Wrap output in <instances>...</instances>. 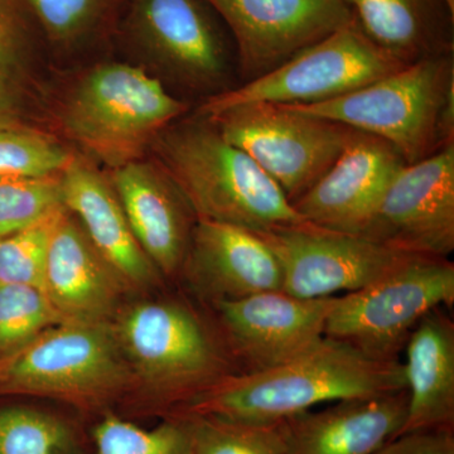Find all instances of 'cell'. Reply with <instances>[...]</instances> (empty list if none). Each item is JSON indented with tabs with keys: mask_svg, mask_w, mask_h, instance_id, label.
Returning <instances> with one entry per match:
<instances>
[{
	"mask_svg": "<svg viewBox=\"0 0 454 454\" xmlns=\"http://www.w3.org/2000/svg\"><path fill=\"white\" fill-rule=\"evenodd\" d=\"M406 390L400 361H376L340 340L324 336L280 365L226 378L178 414H208L273 423L322 403Z\"/></svg>",
	"mask_w": 454,
	"mask_h": 454,
	"instance_id": "2",
	"label": "cell"
},
{
	"mask_svg": "<svg viewBox=\"0 0 454 454\" xmlns=\"http://www.w3.org/2000/svg\"><path fill=\"white\" fill-rule=\"evenodd\" d=\"M152 160L187 200L197 220L265 232L309 223L249 154L202 116H184L152 145Z\"/></svg>",
	"mask_w": 454,
	"mask_h": 454,
	"instance_id": "3",
	"label": "cell"
},
{
	"mask_svg": "<svg viewBox=\"0 0 454 454\" xmlns=\"http://www.w3.org/2000/svg\"><path fill=\"white\" fill-rule=\"evenodd\" d=\"M182 270L211 306L282 291V267L273 250L255 232L229 223L197 220Z\"/></svg>",
	"mask_w": 454,
	"mask_h": 454,
	"instance_id": "17",
	"label": "cell"
},
{
	"mask_svg": "<svg viewBox=\"0 0 454 454\" xmlns=\"http://www.w3.org/2000/svg\"><path fill=\"white\" fill-rule=\"evenodd\" d=\"M288 106L372 134L406 164L419 162L454 143V55L419 59L333 100Z\"/></svg>",
	"mask_w": 454,
	"mask_h": 454,
	"instance_id": "4",
	"label": "cell"
},
{
	"mask_svg": "<svg viewBox=\"0 0 454 454\" xmlns=\"http://www.w3.org/2000/svg\"><path fill=\"white\" fill-rule=\"evenodd\" d=\"M234 37L244 82L276 70L352 20L345 0H205Z\"/></svg>",
	"mask_w": 454,
	"mask_h": 454,
	"instance_id": "13",
	"label": "cell"
},
{
	"mask_svg": "<svg viewBox=\"0 0 454 454\" xmlns=\"http://www.w3.org/2000/svg\"><path fill=\"white\" fill-rule=\"evenodd\" d=\"M74 154L50 131L0 129V177L59 176Z\"/></svg>",
	"mask_w": 454,
	"mask_h": 454,
	"instance_id": "28",
	"label": "cell"
},
{
	"mask_svg": "<svg viewBox=\"0 0 454 454\" xmlns=\"http://www.w3.org/2000/svg\"><path fill=\"white\" fill-rule=\"evenodd\" d=\"M49 92L31 14L22 0H0V129L47 130Z\"/></svg>",
	"mask_w": 454,
	"mask_h": 454,
	"instance_id": "23",
	"label": "cell"
},
{
	"mask_svg": "<svg viewBox=\"0 0 454 454\" xmlns=\"http://www.w3.org/2000/svg\"><path fill=\"white\" fill-rule=\"evenodd\" d=\"M51 43L73 49L106 22L112 0H22Z\"/></svg>",
	"mask_w": 454,
	"mask_h": 454,
	"instance_id": "30",
	"label": "cell"
},
{
	"mask_svg": "<svg viewBox=\"0 0 454 454\" xmlns=\"http://www.w3.org/2000/svg\"><path fill=\"white\" fill-rule=\"evenodd\" d=\"M336 301V295L304 300L269 291L211 309L240 375L271 369L316 345Z\"/></svg>",
	"mask_w": 454,
	"mask_h": 454,
	"instance_id": "14",
	"label": "cell"
},
{
	"mask_svg": "<svg viewBox=\"0 0 454 454\" xmlns=\"http://www.w3.org/2000/svg\"><path fill=\"white\" fill-rule=\"evenodd\" d=\"M95 454H193L186 418H168L154 429L107 414L92 432Z\"/></svg>",
	"mask_w": 454,
	"mask_h": 454,
	"instance_id": "26",
	"label": "cell"
},
{
	"mask_svg": "<svg viewBox=\"0 0 454 454\" xmlns=\"http://www.w3.org/2000/svg\"><path fill=\"white\" fill-rule=\"evenodd\" d=\"M118 274L66 210L51 238L44 293L65 322L98 324L112 309Z\"/></svg>",
	"mask_w": 454,
	"mask_h": 454,
	"instance_id": "20",
	"label": "cell"
},
{
	"mask_svg": "<svg viewBox=\"0 0 454 454\" xmlns=\"http://www.w3.org/2000/svg\"><path fill=\"white\" fill-rule=\"evenodd\" d=\"M404 66L351 20L271 73L206 98L193 114L211 116L249 103L312 106L356 91Z\"/></svg>",
	"mask_w": 454,
	"mask_h": 454,
	"instance_id": "7",
	"label": "cell"
},
{
	"mask_svg": "<svg viewBox=\"0 0 454 454\" xmlns=\"http://www.w3.org/2000/svg\"><path fill=\"white\" fill-rule=\"evenodd\" d=\"M181 415L190 427L193 454H288L279 422H247L208 414Z\"/></svg>",
	"mask_w": 454,
	"mask_h": 454,
	"instance_id": "24",
	"label": "cell"
},
{
	"mask_svg": "<svg viewBox=\"0 0 454 454\" xmlns=\"http://www.w3.org/2000/svg\"><path fill=\"white\" fill-rule=\"evenodd\" d=\"M373 454H454V429L405 433Z\"/></svg>",
	"mask_w": 454,
	"mask_h": 454,
	"instance_id": "32",
	"label": "cell"
},
{
	"mask_svg": "<svg viewBox=\"0 0 454 454\" xmlns=\"http://www.w3.org/2000/svg\"><path fill=\"white\" fill-rule=\"evenodd\" d=\"M61 184L66 210L118 277L130 283L151 282L153 262L131 231L107 170L74 152L61 173Z\"/></svg>",
	"mask_w": 454,
	"mask_h": 454,
	"instance_id": "19",
	"label": "cell"
},
{
	"mask_svg": "<svg viewBox=\"0 0 454 454\" xmlns=\"http://www.w3.org/2000/svg\"><path fill=\"white\" fill-rule=\"evenodd\" d=\"M64 322L41 289L0 284V364L43 331Z\"/></svg>",
	"mask_w": 454,
	"mask_h": 454,
	"instance_id": "27",
	"label": "cell"
},
{
	"mask_svg": "<svg viewBox=\"0 0 454 454\" xmlns=\"http://www.w3.org/2000/svg\"><path fill=\"white\" fill-rule=\"evenodd\" d=\"M202 118L249 154L291 203L331 168L355 131L273 103L243 104Z\"/></svg>",
	"mask_w": 454,
	"mask_h": 454,
	"instance_id": "8",
	"label": "cell"
},
{
	"mask_svg": "<svg viewBox=\"0 0 454 454\" xmlns=\"http://www.w3.org/2000/svg\"><path fill=\"white\" fill-rule=\"evenodd\" d=\"M405 164L389 143L355 130L331 168L293 207L312 225L360 235Z\"/></svg>",
	"mask_w": 454,
	"mask_h": 454,
	"instance_id": "15",
	"label": "cell"
},
{
	"mask_svg": "<svg viewBox=\"0 0 454 454\" xmlns=\"http://www.w3.org/2000/svg\"><path fill=\"white\" fill-rule=\"evenodd\" d=\"M358 236L396 252L450 259L454 252V143L405 164Z\"/></svg>",
	"mask_w": 454,
	"mask_h": 454,
	"instance_id": "11",
	"label": "cell"
},
{
	"mask_svg": "<svg viewBox=\"0 0 454 454\" xmlns=\"http://www.w3.org/2000/svg\"><path fill=\"white\" fill-rule=\"evenodd\" d=\"M190 110L142 66L103 62L59 94L49 92L46 125L74 152L114 170L148 157L158 136Z\"/></svg>",
	"mask_w": 454,
	"mask_h": 454,
	"instance_id": "1",
	"label": "cell"
},
{
	"mask_svg": "<svg viewBox=\"0 0 454 454\" xmlns=\"http://www.w3.org/2000/svg\"><path fill=\"white\" fill-rule=\"evenodd\" d=\"M121 358L98 324L64 322L38 334L0 364V394L98 399L122 379Z\"/></svg>",
	"mask_w": 454,
	"mask_h": 454,
	"instance_id": "10",
	"label": "cell"
},
{
	"mask_svg": "<svg viewBox=\"0 0 454 454\" xmlns=\"http://www.w3.org/2000/svg\"><path fill=\"white\" fill-rule=\"evenodd\" d=\"M128 32L146 73L206 98L234 89L231 57L203 0H133Z\"/></svg>",
	"mask_w": 454,
	"mask_h": 454,
	"instance_id": "9",
	"label": "cell"
},
{
	"mask_svg": "<svg viewBox=\"0 0 454 454\" xmlns=\"http://www.w3.org/2000/svg\"><path fill=\"white\" fill-rule=\"evenodd\" d=\"M408 391L336 402L324 411L279 420L288 454H373L396 438Z\"/></svg>",
	"mask_w": 454,
	"mask_h": 454,
	"instance_id": "18",
	"label": "cell"
},
{
	"mask_svg": "<svg viewBox=\"0 0 454 454\" xmlns=\"http://www.w3.org/2000/svg\"><path fill=\"white\" fill-rule=\"evenodd\" d=\"M453 303V262L415 255L365 288L337 297L325 336L372 360L400 361L420 319Z\"/></svg>",
	"mask_w": 454,
	"mask_h": 454,
	"instance_id": "6",
	"label": "cell"
},
{
	"mask_svg": "<svg viewBox=\"0 0 454 454\" xmlns=\"http://www.w3.org/2000/svg\"><path fill=\"white\" fill-rule=\"evenodd\" d=\"M121 337L140 372L166 402L176 403L173 415L226 378L239 375L219 324L212 327L184 301L133 307L122 317Z\"/></svg>",
	"mask_w": 454,
	"mask_h": 454,
	"instance_id": "5",
	"label": "cell"
},
{
	"mask_svg": "<svg viewBox=\"0 0 454 454\" xmlns=\"http://www.w3.org/2000/svg\"><path fill=\"white\" fill-rule=\"evenodd\" d=\"M255 234L279 260L282 291L304 300L360 291L415 256L312 223Z\"/></svg>",
	"mask_w": 454,
	"mask_h": 454,
	"instance_id": "12",
	"label": "cell"
},
{
	"mask_svg": "<svg viewBox=\"0 0 454 454\" xmlns=\"http://www.w3.org/2000/svg\"><path fill=\"white\" fill-rule=\"evenodd\" d=\"M376 47L403 64L454 55V11L446 0H345Z\"/></svg>",
	"mask_w": 454,
	"mask_h": 454,
	"instance_id": "22",
	"label": "cell"
},
{
	"mask_svg": "<svg viewBox=\"0 0 454 454\" xmlns=\"http://www.w3.org/2000/svg\"><path fill=\"white\" fill-rule=\"evenodd\" d=\"M76 432L56 415L28 406L0 409V454H77Z\"/></svg>",
	"mask_w": 454,
	"mask_h": 454,
	"instance_id": "25",
	"label": "cell"
},
{
	"mask_svg": "<svg viewBox=\"0 0 454 454\" xmlns=\"http://www.w3.org/2000/svg\"><path fill=\"white\" fill-rule=\"evenodd\" d=\"M114 190L139 247L166 276L184 267L195 212L154 160L145 158L107 170Z\"/></svg>",
	"mask_w": 454,
	"mask_h": 454,
	"instance_id": "16",
	"label": "cell"
},
{
	"mask_svg": "<svg viewBox=\"0 0 454 454\" xmlns=\"http://www.w3.org/2000/svg\"><path fill=\"white\" fill-rule=\"evenodd\" d=\"M408 414L397 437L454 429V322L442 307L420 319L406 343Z\"/></svg>",
	"mask_w": 454,
	"mask_h": 454,
	"instance_id": "21",
	"label": "cell"
},
{
	"mask_svg": "<svg viewBox=\"0 0 454 454\" xmlns=\"http://www.w3.org/2000/svg\"><path fill=\"white\" fill-rule=\"evenodd\" d=\"M66 207L41 223L0 238V284H20L44 292L51 238Z\"/></svg>",
	"mask_w": 454,
	"mask_h": 454,
	"instance_id": "31",
	"label": "cell"
},
{
	"mask_svg": "<svg viewBox=\"0 0 454 454\" xmlns=\"http://www.w3.org/2000/svg\"><path fill=\"white\" fill-rule=\"evenodd\" d=\"M64 207L61 175L0 177V238L35 225Z\"/></svg>",
	"mask_w": 454,
	"mask_h": 454,
	"instance_id": "29",
	"label": "cell"
}]
</instances>
